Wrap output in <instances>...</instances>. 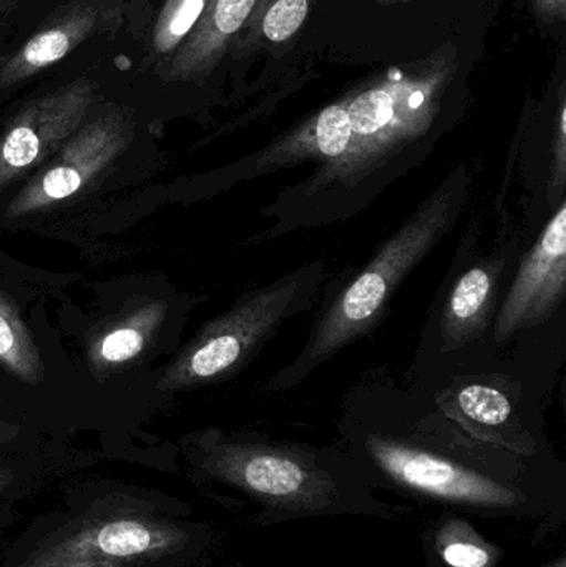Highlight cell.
<instances>
[{
    "label": "cell",
    "mask_w": 566,
    "mask_h": 567,
    "mask_svg": "<svg viewBox=\"0 0 566 567\" xmlns=\"http://www.w3.org/2000/svg\"><path fill=\"white\" fill-rule=\"evenodd\" d=\"M205 9V0H168L153 29V49L166 53L193 29Z\"/></svg>",
    "instance_id": "9a60e30c"
},
{
    "label": "cell",
    "mask_w": 566,
    "mask_h": 567,
    "mask_svg": "<svg viewBox=\"0 0 566 567\" xmlns=\"http://www.w3.org/2000/svg\"><path fill=\"white\" fill-rule=\"evenodd\" d=\"M325 272L322 265H309L243 296L166 367L158 390L185 392L241 369L282 322L308 306Z\"/></svg>",
    "instance_id": "5b68a950"
},
{
    "label": "cell",
    "mask_w": 566,
    "mask_h": 567,
    "mask_svg": "<svg viewBox=\"0 0 566 567\" xmlns=\"http://www.w3.org/2000/svg\"><path fill=\"white\" fill-rule=\"evenodd\" d=\"M308 13L306 0H279L265 19V33L272 42L289 39L305 22Z\"/></svg>",
    "instance_id": "2e32d148"
},
{
    "label": "cell",
    "mask_w": 566,
    "mask_h": 567,
    "mask_svg": "<svg viewBox=\"0 0 566 567\" xmlns=\"http://www.w3.org/2000/svg\"><path fill=\"white\" fill-rule=\"evenodd\" d=\"M188 462L193 482L218 489L216 498L251 526L342 516L398 522L405 515L378 498L361 466L336 450L208 432L193 440Z\"/></svg>",
    "instance_id": "3957f363"
},
{
    "label": "cell",
    "mask_w": 566,
    "mask_h": 567,
    "mask_svg": "<svg viewBox=\"0 0 566 567\" xmlns=\"http://www.w3.org/2000/svg\"><path fill=\"white\" fill-rule=\"evenodd\" d=\"M216 545L188 503L109 482L80 486L27 526L0 567H192Z\"/></svg>",
    "instance_id": "7a4b0ae2"
},
{
    "label": "cell",
    "mask_w": 566,
    "mask_h": 567,
    "mask_svg": "<svg viewBox=\"0 0 566 567\" xmlns=\"http://www.w3.org/2000/svg\"><path fill=\"white\" fill-rule=\"evenodd\" d=\"M17 489H22V480L16 466L0 465V513L3 505H13L20 498L17 496Z\"/></svg>",
    "instance_id": "ac0fdd59"
},
{
    "label": "cell",
    "mask_w": 566,
    "mask_h": 567,
    "mask_svg": "<svg viewBox=\"0 0 566 567\" xmlns=\"http://www.w3.org/2000/svg\"><path fill=\"white\" fill-rule=\"evenodd\" d=\"M541 567H566L565 555H560L557 559H554V561L547 563V565H542Z\"/></svg>",
    "instance_id": "44dd1931"
},
{
    "label": "cell",
    "mask_w": 566,
    "mask_h": 567,
    "mask_svg": "<svg viewBox=\"0 0 566 567\" xmlns=\"http://www.w3.org/2000/svg\"><path fill=\"white\" fill-rule=\"evenodd\" d=\"M20 433H22V426L0 420V446L16 442Z\"/></svg>",
    "instance_id": "d6986e66"
},
{
    "label": "cell",
    "mask_w": 566,
    "mask_h": 567,
    "mask_svg": "<svg viewBox=\"0 0 566 567\" xmlns=\"http://www.w3.org/2000/svg\"><path fill=\"white\" fill-rule=\"evenodd\" d=\"M96 99V82L79 79L27 103L0 133V193L55 155L82 128Z\"/></svg>",
    "instance_id": "52a82bcc"
},
{
    "label": "cell",
    "mask_w": 566,
    "mask_h": 567,
    "mask_svg": "<svg viewBox=\"0 0 566 567\" xmlns=\"http://www.w3.org/2000/svg\"><path fill=\"white\" fill-rule=\"evenodd\" d=\"M253 6L255 0H218L213 12L216 30L223 35H231L243 25Z\"/></svg>",
    "instance_id": "e0dca14e"
},
{
    "label": "cell",
    "mask_w": 566,
    "mask_h": 567,
    "mask_svg": "<svg viewBox=\"0 0 566 567\" xmlns=\"http://www.w3.org/2000/svg\"><path fill=\"white\" fill-rule=\"evenodd\" d=\"M504 261L494 259L465 272L445 303L441 336L444 350L462 349L487 327Z\"/></svg>",
    "instance_id": "8fae6325"
},
{
    "label": "cell",
    "mask_w": 566,
    "mask_h": 567,
    "mask_svg": "<svg viewBox=\"0 0 566 567\" xmlns=\"http://www.w3.org/2000/svg\"><path fill=\"white\" fill-rule=\"evenodd\" d=\"M166 310L163 300H148L103 326L86 349L93 375H110L138 359L162 329Z\"/></svg>",
    "instance_id": "30bf717a"
},
{
    "label": "cell",
    "mask_w": 566,
    "mask_h": 567,
    "mask_svg": "<svg viewBox=\"0 0 566 567\" xmlns=\"http://www.w3.org/2000/svg\"><path fill=\"white\" fill-rule=\"evenodd\" d=\"M0 365L16 379L35 385L45 377L39 347L13 300L0 290Z\"/></svg>",
    "instance_id": "4fadbf2b"
},
{
    "label": "cell",
    "mask_w": 566,
    "mask_h": 567,
    "mask_svg": "<svg viewBox=\"0 0 566 567\" xmlns=\"http://www.w3.org/2000/svg\"><path fill=\"white\" fill-rule=\"evenodd\" d=\"M422 551L429 567H501L505 551L488 542L467 516L441 509L424 526Z\"/></svg>",
    "instance_id": "7c38bea8"
},
{
    "label": "cell",
    "mask_w": 566,
    "mask_h": 567,
    "mask_svg": "<svg viewBox=\"0 0 566 567\" xmlns=\"http://www.w3.org/2000/svg\"><path fill=\"white\" fill-rule=\"evenodd\" d=\"M351 458L372 488L467 518L508 519L542 543L566 522V476L541 456L457 439L371 429L352 439Z\"/></svg>",
    "instance_id": "6da1fadb"
},
{
    "label": "cell",
    "mask_w": 566,
    "mask_h": 567,
    "mask_svg": "<svg viewBox=\"0 0 566 567\" xmlns=\"http://www.w3.org/2000/svg\"><path fill=\"white\" fill-rule=\"evenodd\" d=\"M133 125L123 110L110 109L82 128L53 155L52 162L13 196L6 209L7 219L47 212L79 195L99 178L132 142Z\"/></svg>",
    "instance_id": "8992f818"
},
{
    "label": "cell",
    "mask_w": 566,
    "mask_h": 567,
    "mask_svg": "<svg viewBox=\"0 0 566 567\" xmlns=\"http://www.w3.org/2000/svg\"><path fill=\"white\" fill-rule=\"evenodd\" d=\"M566 292V203L558 205L537 245L518 268L495 322V339L507 340L537 326L560 306Z\"/></svg>",
    "instance_id": "ba28073f"
},
{
    "label": "cell",
    "mask_w": 566,
    "mask_h": 567,
    "mask_svg": "<svg viewBox=\"0 0 566 567\" xmlns=\"http://www.w3.org/2000/svg\"><path fill=\"white\" fill-rule=\"evenodd\" d=\"M467 183V175L459 169L415 209L414 215L379 249L368 268L332 300L316 323L301 355L271 380L269 390L301 382L312 370L375 326L399 284L451 233L464 208Z\"/></svg>",
    "instance_id": "277c9868"
},
{
    "label": "cell",
    "mask_w": 566,
    "mask_h": 567,
    "mask_svg": "<svg viewBox=\"0 0 566 567\" xmlns=\"http://www.w3.org/2000/svg\"><path fill=\"white\" fill-rule=\"evenodd\" d=\"M102 23L96 7L80 6L60 17L53 25L33 35L0 66V86L17 85L69 55Z\"/></svg>",
    "instance_id": "9c48e42d"
},
{
    "label": "cell",
    "mask_w": 566,
    "mask_h": 567,
    "mask_svg": "<svg viewBox=\"0 0 566 567\" xmlns=\"http://www.w3.org/2000/svg\"><path fill=\"white\" fill-rule=\"evenodd\" d=\"M422 103H424V95L421 92L412 93L411 99H409V105L412 109H421Z\"/></svg>",
    "instance_id": "ffe728a7"
},
{
    "label": "cell",
    "mask_w": 566,
    "mask_h": 567,
    "mask_svg": "<svg viewBox=\"0 0 566 567\" xmlns=\"http://www.w3.org/2000/svg\"><path fill=\"white\" fill-rule=\"evenodd\" d=\"M457 406L469 423L487 429L485 442L511 452L504 429L511 422L514 409L505 393L492 386L469 385L459 393Z\"/></svg>",
    "instance_id": "5bb4252c"
}]
</instances>
